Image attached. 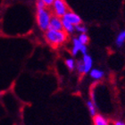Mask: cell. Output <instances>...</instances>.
I'll use <instances>...</instances> for the list:
<instances>
[{"label":"cell","mask_w":125,"mask_h":125,"mask_svg":"<svg viewBox=\"0 0 125 125\" xmlns=\"http://www.w3.org/2000/svg\"><path fill=\"white\" fill-rule=\"evenodd\" d=\"M62 22L63 30H64L66 32H68V33H73V31H75V26L73 25L72 23H70L69 21H65V20L62 19Z\"/></svg>","instance_id":"cell-11"},{"label":"cell","mask_w":125,"mask_h":125,"mask_svg":"<svg viewBox=\"0 0 125 125\" xmlns=\"http://www.w3.org/2000/svg\"><path fill=\"white\" fill-rule=\"evenodd\" d=\"M114 125H125V123H123V121H116Z\"/></svg>","instance_id":"cell-19"},{"label":"cell","mask_w":125,"mask_h":125,"mask_svg":"<svg viewBox=\"0 0 125 125\" xmlns=\"http://www.w3.org/2000/svg\"><path fill=\"white\" fill-rule=\"evenodd\" d=\"M73 49H72V53H73V55H77V54L79 52H81L83 54V55H86L87 51H88L86 45L82 44L77 38L73 39Z\"/></svg>","instance_id":"cell-4"},{"label":"cell","mask_w":125,"mask_h":125,"mask_svg":"<svg viewBox=\"0 0 125 125\" xmlns=\"http://www.w3.org/2000/svg\"><path fill=\"white\" fill-rule=\"evenodd\" d=\"M94 125H109L108 121L101 115H96L93 119Z\"/></svg>","instance_id":"cell-8"},{"label":"cell","mask_w":125,"mask_h":125,"mask_svg":"<svg viewBox=\"0 0 125 125\" xmlns=\"http://www.w3.org/2000/svg\"><path fill=\"white\" fill-rule=\"evenodd\" d=\"M75 30L78 32H80V33H86L87 32V28L84 25H82V24H78V25H76L75 26Z\"/></svg>","instance_id":"cell-15"},{"label":"cell","mask_w":125,"mask_h":125,"mask_svg":"<svg viewBox=\"0 0 125 125\" xmlns=\"http://www.w3.org/2000/svg\"><path fill=\"white\" fill-rule=\"evenodd\" d=\"M77 70H78V72L80 73H85V72H84V64L82 60L79 61L77 62Z\"/></svg>","instance_id":"cell-16"},{"label":"cell","mask_w":125,"mask_h":125,"mask_svg":"<svg viewBox=\"0 0 125 125\" xmlns=\"http://www.w3.org/2000/svg\"><path fill=\"white\" fill-rule=\"evenodd\" d=\"M53 7L55 15L58 17H62L68 12L67 5L63 0H55L53 3Z\"/></svg>","instance_id":"cell-3"},{"label":"cell","mask_w":125,"mask_h":125,"mask_svg":"<svg viewBox=\"0 0 125 125\" xmlns=\"http://www.w3.org/2000/svg\"><path fill=\"white\" fill-rule=\"evenodd\" d=\"M37 8L38 9H41V8H46V5L42 0H38L37 1Z\"/></svg>","instance_id":"cell-17"},{"label":"cell","mask_w":125,"mask_h":125,"mask_svg":"<svg viewBox=\"0 0 125 125\" xmlns=\"http://www.w3.org/2000/svg\"><path fill=\"white\" fill-rule=\"evenodd\" d=\"M87 106L89 108V114L92 115V116H95L96 115V104L93 103L92 100H89L87 102Z\"/></svg>","instance_id":"cell-12"},{"label":"cell","mask_w":125,"mask_h":125,"mask_svg":"<svg viewBox=\"0 0 125 125\" xmlns=\"http://www.w3.org/2000/svg\"><path fill=\"white\" fill-rule=\"evenodd\" d=\"M62 19L65 20V21H69L70 23H72L73 25H74V26L81 23V18L78 14H76L75 13H73V12H67L64 15L62 16Z\"/></svg>","instance_id":"cell-5"},{"label":"cell","mask_w":125,"mask_h":125,"mask_svg":"<svg viewBox=\"0 0 125 125\" xmlns=\"http://www.w3.org/2000/svg\"><path fill=\"white\" fill-rule=\"evenodd\" d=\"M51 16L49 13L46 10V8L38 9L37 11V21L38 25L42 31H47L49 29V23Z\"/></svg>","instance_id":"cell-2"},{"label":"cell","mask_w":125,"mask_h":125,"mask_svg":"<svg viewBox=\"0 0 125 125\" xmlns=\"http://www.w3.org/2000/svg\"><path fill=\"white\" fill-rule=\"evenodd\" d=\"M49 29L55 30V31H62L63 30L62 20L60 19V17H58V16L51 17L49 23Z\"/></svg>","instance_id":"cell-6"},{"label":"cell","mask_w":125,"mask_h":125,"mask_svg":"<svg viewBox=\"0 0 125 125\" xmlns=\"http://www.w3.org/2000/svg\"><path fill=\"white\" fill-rule=\"evenodd\" d=\"M78 39L84 45H87L88 44V42L89 41V37H88V35H87L86 33H81V35L79 36Z\"/></svg>","instance_id":"cell-14"},{"label":"cell","mask_w":125,"mask_h":125,"mask_svg":"<svg viewBox=\"0 0 125 125\" xmlns=\"http://www.w3.org/2000/svg\"><path fill=\"white\" fill-rule=\"evenodd\" d=\"M47 41L52 46H59L66 40V33L63 31H55L48 29L45 34Z\"/></svg>","instance_id":"cell-1"},{"label":"cell","mask_w":125,"mask_h":125,"mask_svg":"<svg viewBox=\"0 0 125 125\" xmlns=\"http://www.w3.org/2000/svg\"><path fill=\"white\" fill-rule=\"evenodd\" d=\"M90 77L94 80H101L104 75V73L102 70H98V69H91V71L89 72Z\"/></svg>","instance_id":"cell-9"},{"label":"cell","mask_w":125,"mask_h":125,"mask_svg":"<svg viewBox=\"0 0 125 125\" xmlns=\"http://www.w3.org/2000/svg\"><path fill=\"white\" fill-rule=\"evenodd\" d=\"M42 1L45 3L46 6H49V5H53V3H54V1H55V0H42Z\"/></svg>","instance_id":"cell-18"},{"label":"cell","mask_w":125,"mask_h":125,"mask_svg":"<svg viewBox=\"0 0 125 125\" xmlns=\"http://www.w3.org/2000/svg\"><path fill=\"white\" fill-rule=\"evenodd\" d=\"M65 64H66V66H67V68L69 70L73 71V70H74V68H75V66H76V62H75V61L73 60V59H72V58H68V59H66V61H65Z\"/></svg>","instance_id":"cell-13"},{"label":"cell","mask_w":125,"mask_h":125,"mask_svg":"<svg viewBox=\"0 0 125 125\" xmlns=\"http://www.w3.org/2000/svg\"><path fill=\"white\" fill-rule=\"evenodd\" d=\"M125 43V30L122 31L120 33L118 34L115 39V44L118 47H122L123 44Z\"/></svg>","instance_id":"cell-10"},{"label":"cell","mask_w":125,"mask_h":125,"mask_svg":"<svg viewBox=\"0 0 125 125\" xmlns=\"http://www.w3.org/2000/svg\"><path fill=\"white\" fill-rule=\"evenodd\" d=\"M82 62L84 64V72L85 73H89L92 69V65H93V60L90 55H89L88 54L83 55L82 58Z\"/></svg>","instance_id":"cell-7"}]
</instances>
